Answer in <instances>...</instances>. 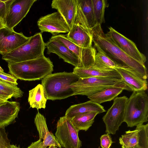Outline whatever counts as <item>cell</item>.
<instances>
[{
    "label": "cell",
    "instance_id": "obj_32",
    "mask_svg": "<svg viewBox=\"0 0 148 148\" xmlns=\"http://www.w3.org/2000/svg\"><path fill=\"white\" fill-rule=\"evenodd\" d=\"M100 139V146L102 148H110L114 143L110 135L108 133L101 135Z\"/></svg>",
    "mask_w": 148,
    "mask_h": 148
},
{
    "label": "cell",
    "instance_id": "obj_10",
    "mask_svg": "<svg viewBox=\"0 0 148 148\" xmlns=\"http://www.w3.org/2000/svg\"><path fill=\"white\" fill-rule=\"evenodd\" d=\"M37 0H13L4 20L5 26L14 28L26 16L31 7Z\"/></svg>",
    "mask_w": 148,
    "mask_h": 148
},
{
    "label": "cell",
    "instance_id": "obj_26",
    "mask_svg": "<svg viewBox=\"0 0 148 148\" xmlns=\"http://www.w3.org/2000/svg\"><path fill=\"white\" fill-rule=\"evenodd\" d=\"M97 112H91L74 116L70 120L75 127L79 131H87L92 125L94 122Z\"/></svg>",
    "mask_w": 148,
    "mask_h": 148
},
{
    "label": "cell",
    "instance_id": "obj_20",
    "mask_svg": "<svg viewBox=\"0 0 148 148\" xmlns=\"http://www.w3.org/2000/svg\"><path fill=\"white\" fill-rule=\"evenodd\" d=\"M73 72L80 78L103 77L122 80L120 75L115 69L112 70L101 69L94 67L91 65L84 67H75Z\"/></svg>",
    "mask_w": 148,
    "mask_h": 148
},
{
    "label": "cell",
    "instance_id": "obj_28",
    "mask_svg": "<svg viewBox=\"0 0 148 148\" xmlns=\"http://www.w3.org/2000/svg\"><path fill=\"white\" fill-rule=\"evenodd\" d=\"M139 135L138 130L136 128L133 131H126L125 134L119 138V143L127 147H132L138 144Z\"/></svg>",
    "mask_w": 148,
    "mask_h": 148
},
{
    "label": "cell",
    "instance_id": "obj_17",
    "mask_svg": "<svg viewBox=\"0 0 148 148\" xmlns=\"http://www.w3.org/2000/svg\"><path fill=\"white\" fill-rule=\"evenodd\" d=\"M120 75L123 83L131 91H145L147 88L146 79H143L133 70L127 67L115 69Z\"/></svg>",
    "mask_w": 148,
    "mask_h": 148
},
{
    "label": "cell",
    "instance_id": "obj_35",
    "mask_svg": "<svg viewBox=\"0 0 148 148\" xmlns=\"http://www.w3.org/2000/svg\"><path fill=\"white\" fill-rule=\"evenodd\" d=\"M121 145L122 148H142L138 144H137L136 145L132 147H127L123 145Z\"/></svg>",
    "mask_w": 148,
    "mask_h": 148
},
{
    "label": "cell",
    "instance_id": "obj_27",
    "mask_svg": "<svg viewBox=\"0 0 148 148\" xmlns=\"http://www.w3.org/2000/svg\"><path fill=\"white\" fill-rule=\"evenodd\" d=\"M95 20L97 26H101L105 22L104 12L107 7V3L106 0H92Z\"/></svg>",
    "mask_w": 148,
    "mask_h": 148
},
{
    "label": "cell",
    "instance_id": "obj_16",
    "mask_svg": "<svg viewBox=\"0 0 148 148\" xmlns=\"http://www.w3.org/2000/svg\"><path fill=\"white\" fill-rule=\"evenodd\" d=\"M45 44L47 54L54 53L65 62L72 64L75 67H83L79 59L59 41L51 37Z\"/></svg>",
    "mask_w": 148,
    "mask_h": 148
},
{
    "label": "cell",
    "instance_id": "obj_4",
    "mask_svg": "<svg viewBox=\"0 0 148 148\" xmlns=\"http://www.w3.org/2000/svg\"><path fill=\"white\" fill-rule=\"evenodd\" d=\"M148 97L144 91H133L127 99L124 122L128 127L143 124L148 121Z\"/></svg>",
    "mask_w": 148,
    "mask_h": 148
},
{
    "label": "cell",
    "instance_id": "obj_31",
    "mask_svg": "<svg viewBox=\"0 0 148 148\" xmlns=\"http://www.w3.org/2000/svg\"><path fill=\"white\" fill-rule=\"evenodd\" d=\"M10 144L5 128H0V148H6Z\"/></svg>",
    "mask_w": 148,
    "mask_h": 148
},
{
    "label": "cell",
    "instance_id": "obj_22",
    "mask_svg": "<svg viewBox=\"0 0 148 148\" xmlns=\"http://www.w3.org/2000/svg\"><path fill=\"white\" fill-rule=\"evenodd\" d=\"M19 102L8 101L0 105V128H5L14 123L20 109Z\"/></svg>",
    "mask_w": 148,
    "mask_h": 148
},
{
    "label": "cell",
    "instance_id": "obj_19",
    "mask_svg": "<svg viewBox=\"0 0 148 148\" xmlns=\"http://www.w3.org/2000/svg\"><path fill=\"white\" fill-rule=\"evenodd\" d=\"M65 36L71 41L81 47L90 48L93 47L92 34L78 24L74 23Z\"/></svg>",
    "mask_w": 148,
    "mask_h": 148
},
{
    "label": "cell",
    "instance_id": "obj_15",
    "mask_svg": "<svg viewBox=\"0 0 148 148\" xmlns=\"http://www.w3.org/2000/svg\"><path fill=\"white\" fill-rule=\"evenodd\" d=\"M51 38L59 41L72 51L80 60L83 67L94 63L97 52L94 47L90 48L81 47L73 43L63 34L52 36Z\"/></svg>",
    "mask_w": 148,
    "mask_h": 148
},
{
    "label": "cell",
    "instance_id": "obj_18",
    "mask_svg": "<svg viewBox=\"0 0 148 148\" xmlns=\"http://www.w3.org/2000/svg\"><path fill=\"white\" fill-rule=\"evenodd\" d=\"M52 8L57 10L68 25L70 30L75 21L77 10V0H53Z\"/></svg>",
    "mask_w": 148,
    "mask_h": 148
},
{
    "label": "cell",
    "instance_id": "obj_12",
    "mask_svg": "<svg viewBox=\"0 0 148 148\" xmlns=\"http://www.w3.org/2000/svg\"><path fill=\"white\" fill-rule=\"evenodd\" d=\"M34 122L38 132L39 139L32 142L27 148H46L54 145L59 148L62 147L53 134L48 129L44 116L38 112L34 119Z\"/></svg>",
    "mask_w": 148,
    "mask_h": 148
},
{
    "label": "cell",
    "instance_id": "obj_9",
    "mask_svg": "<svg viewBox=\"0 0 148 148\" xmlns=\"http://www.w3.org/2000/svg\"><path fill=\"white\" fill-rule=\"evenodd\" d=\"M109 29L106 34L115 45L133 58L145 65L146 57L140 52L134 42L112 27H110Z\"/></svg>",
    "mask_w": 148,
    "mask_h": 148
},
{
    "label": "cell",
    "instance_id": "obj_38",
    "mask_svg": "<svg viewBox=\"0 0 148 148\" xmlns=\"http://www.w3.org/2000/svg\"><path fill=\"white\" fill-rule=\"evenodd\" d=\"M8 101V100L0 97V105L5 103Z\"/></svg>",
    "mask_w": 148,
    "mask_h": 148
},
{
    "label": "cell",
    "instance_id": "obj_13",
    "mask_svg": "<svg viewBox=\"0 0 148 148\" xmlns=\"http://www.w3.org/2000/svg\"><path fill=\"white\" fill-rule=\"evenodd\" d=\"M30 37L6 27L0 29V54L2 55L14 50L29 40Z\"/></svg>",
    "mask_w": 148,
    "mask_h": 148
},
{
    "label": "cell",
    "instance_id": "obj_30",
    "mask_svg": "<svg viewBox=\"0 0 148 148\" xmlns=\"http://www.w3.org/2000/svg\"><path fill=\"white\" fill-rule=\"evenodd\" d=\"M13 0H0V18L4 20L9 7Z\"/></svg>",
    "mask_w": 148,
    "mask_h": 148
},
{
    "label": "cell",
    "instance_id": "obj_39",
    "mask_svg": "<svg viewBox=\"0 0 148 148\" xmlns=\"http://www.w3.org/2000/svg\"><path fill=\"white\" fill-rule=\"evenodd\" d=\"M48 148H57V147L54 145H51Z\"/></svg>",
    "mask_w": 148,
    "mask_h": 148
},
{
    "label": "cell",
    "instance_id": "obj_34",
    "mask_svg": "<svg viewBox=\"0 0 148 148\" xmlns=\"http://www.w3.org/2000/svg\"><path fill=\"white\" fill-rule=\"evenodd\" d=\"M0 97L4 98L7 100L9 99H11L12 96L7 93L0 91Z\"/></svg>",
    "mask_w": 148,
    "mask_h": 148
},
{
    "label": "cell",
    "instance_id": "obj_11",
    "mask_svg": "<svg viewBox=\"0 0 148 148\" xmlns=\"http://www.w3.org/2000/svg\"><path fill=\"white\" fill-rule=\"evenodd\" d=\"M37 24L42 33L48 32L53 36L60 33H68L69 27L64 20L58 12L40 17Z\"/></svg>",
    "mask_w": 148,
    "mask_h": 148
},
{
    "label": "cell",
    "instance_id": "obj_2",
    "mask_svg": "<svg viewBox=\"0 0 148 148\" xmlns=\"http://www.w3.org/2000/svg\"><path fill=\"white\" fill-rule=\"evenodd\" d=\"M9 72L17 79L35 81L52 73L53 63L44 55L36 58L14 63H8Z\"/></svg>",
    "mask_w": 148,
    "mask_h": 148
},
{
    "label": "cell",
    "instance_id": "obj_1",
    "mask_svg": "<svg viewBox=\"0 0 148 148\" xmlns=\"http://www.w3.org/2000/svg\"><path fill=\"white\" fill-rule=\"evenodd\" d=\"M92 37L96 49L100 50L118 63L133 70L143 79H147L148 75L145 65L133 58L115 45L104 34L101 27L93 30Z\"/></svg>",
    "mask_w": 148,
    "mask_h": 148
},
{
    "label": "cell",
    "instance_id": "obj_29",
    "mask_svg": "<svg viewBox=\"0 0 148 148\" xmlns=\"http://www.w3.org/2000/svg\"><path fill=\"white\" fill-rule=\"evenodd\" d=\"M138 130L139 139L138 144L142 148H148V124L136 126Z\"/></svg>",
    "mask_w": 148,
    "mask_h": 148
},
{
    "label": "cell",
    "instance_id": "obj_14",
    "mask_svg": "<svg viewBox=\"0 0 148 148\" xmlns=\"http://www.w3.org/2000/svg\"><path fill=\"white\" fill-rule=\"evenodd\" d=\"M77 2L74 23L79 24L92 34L93 30L97 26L94 17L92 0H77Z\"/></svg>",
    "mask_w": 148,
    "mask_h": 148
},
{
    "label": "cell",
    "instance_id": "obj_23",
    "mask_svg": "<svg viewBox=\"0 0 148 148\" xmlns=\"http://www.w3.org/2000/svg\"><path fill=\"white\" fill-rule=\"evenodd\" d=\"M106 111L103 106L90 100L71 106L66 111L64 116L70 119L74 116L82 114L91 112L99 114Z\"/></svg>",
    "mask_w": 148,
    "mask_h": 148
},
{
    "label": "cell",
    "instance_id": "obj_37",
    "mask_svg": "<svg viewBox=\"0 0 148 148\" xmlns=\"http://www.w3.org/2000/svg\"><path fill=\"white\" fill-rule=\"evenodd\" d=\"M6 148H21L19 146H17L16 145H9Z\"/></svg>",
    "mask_w": 148,
    "mask_h": 148
},
{
    "label": "cell",
    "instance_id": "obj_8",
    "mask_svg": "<svg viewBox=\"0 0 148 148\" xmlns=\"http://www.w3.org/2000/svg\"><path fill=\"white\" fill-rule=\"evenodd\" d=\"M128 98L124 96L117 97L102 118L106 126V132L114 134L124 122L125 108Z\"/></svg>",
    "mask_w": 148,
    "mask_h": 148
},
{
    "label": "cell",
    "instance_id": "obj_3",
    "mask_svg": "<svg viewBox=\"0 0 148 148\" xmlns=\"http://www.w3.org/2000/svg\"><path fill=\"white\" fill-rule=\"evenodd\" d=\"M79 77L72 72H63L50 74L42 79L44 94L47 100L53 101L73 95L70 86Z\"/></svg>",
    "mask_w": 148,
    "mask_h": 148
},
{
    "label": "cell",
    "instance_id": "obj_33",
    "mask_svg": "<svg viewBox=\"0 0 148 148\" xmlns=\"http://www.w3.org/2000/svg\"><path fill=\"white\" fill-rule=\"evenodd\" d=\"M0 79L4 81L17 85V79L11 74L0 71Z\"/></svg>",
    "mask_w": 148,
    "mask_h": 148
},
{
    "label": "cell",
    "instance_id": "obj_36",
    "mask_svg": "<svg viewBox=\"0 0 148 148\" xmlns=\"http://www.w3.org/2000/svg\"><path fill=\"white\" fill-rule=\"evenodd\" d=\"M5 27L4 24V20L0 18V29Z\"/></svg>",
    "mask_w": 148,
    "mask_h": 148
},
{
    "label": "cell",
    "instance_id": "obj_7",
    "mask_svg": "<svg viewBox=\"0 0 148 148\" xmlns=\"http://www.w3.org/2000/svg\"><path fill=\"white\" fill-rule=\"evenodd\" d=\"M78 130L70 119L65 116L58 121L55 136L58 142L64 148H80L82 142L79 138Z\"/></svg>",
    "mask_w": 148,
    "mask_h": 148
},
{
    "label": "cell",
    "instance_id": "obj_6",
    "mask_svg": "<svg viewBox=\"0 0 148 148\" xmlns=\"http://www.w3.org/2000/svg\"><path fill=\"white\" fill-rule=\"evenodd\" d=\"M122 80L106 77H97L79 78L70 86L73 95H80L91 96L108 87L114 86Z\"/></svg>",
    "mask_w": 148,
    "mask_h": 148
},
{
    "label": "cell",
    "instance_id": "obj_21",
    "mask_svg": "<svg viewBox=\"0 0 148 148\" xmlns=\"http://www.w3.org/2000/svg\"><path fill=\"white\" fill-rule=\"evenodd\" d=\"M124 90L131 91L122 81L88 97L92 101L100 104L104 102L114 100Z\"/></svg>",
    "mask_w": 148,
    "mask_h": 148
},
{
    "label": "cell",
    "instance_id": "obj_24",
    "mask_svg": "<svg viewBox=\"0 0 148 148\" xmlns=\"http://www.w3.org/2000/svg\"><path fill=\"white\" fill-rule=\"evenodd\" d=\"M47 101L41 84H38L29 91L28 102L30 107L36 108L38 110L42 108L45 109Z\"/></svg>",
    "mask_w": 148,
    "mask_h": 148
},
{
    "label": "cell",
    "instance_id": "obj_5",
    "mask_svg": "<svg viewBox=\"0 0 148 148\" xmlns=\"http://www.w3.org/2000/svg\"><path fill=\"white\" fill-rule=\"evenodd\" d=\"M46 48L42 34L38 33L14 50L3 55L2 59L8 63L21 62L36 58L44 55Z\"/></svg>",
    "mask_w": 148,
    "mask_h": 148
},
{
    "label": "cell",
    "instance_id": "obj_25",
    "mask_svg": "<svg viewBox=\"0 0 148 148\" xmlns=\"http://www.w3.org/2000/svg\"><path fill=\"white\" fill-rule=\"evenodd\" d=\"M95 61L91 66L101 69L112 70L117 68L125 67L118 63L110 58L103 52L96 49Z\"/></svg>",
    "mask_w": 148,
    "mask_h": 148
}]
</instances>
